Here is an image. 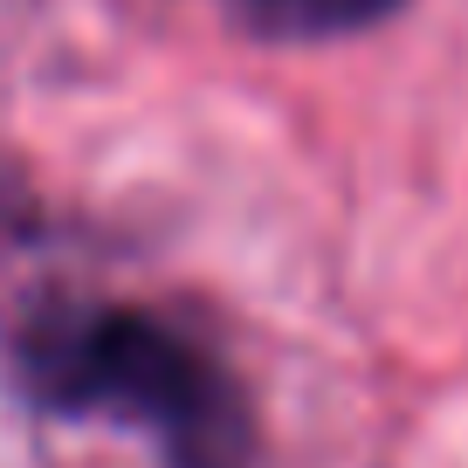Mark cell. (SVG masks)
Here are the masks:
<instances>
[{"label": "cell", "instance_id": "6da1fadb", "mask_svg": "<svg viewBox=\"0 0 468 468\" xmlns=\"http://www.w3.org/2000/svg\"><path fill=\"white\" fill-rule=\"evenodd\" d=\"M35 386L56 407H111L124 420L152 427L173 448L179 468H241V407L234 386L207 366L186 337L138 310H103V317L62 331L35 358Z\"/></svg>", "mask_w": 468, "mask_h": 468}, {"label": "cell", "instance_id": "7a4b0ae2", "mask_svg": "<svg viewBox=\"0 0 468 468\" xmlns=\"http://www.w3.org/2000/svg\"><path fill=\"white\" fill-rule=\"evenodd\" d=\"M234 21L276 42H324V35H358L372 21L399 15L407 0H228Z\"/></svg>", "mask_w": 468, "mask_h": 468}]
</instances>
